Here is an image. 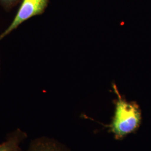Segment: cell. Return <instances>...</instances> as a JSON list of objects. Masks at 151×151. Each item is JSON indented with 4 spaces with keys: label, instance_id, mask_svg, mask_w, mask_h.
I'll return each instance as SVG.
<instances>
[{
    "label": "cell",
    "instance_id": "cell-5",
    "mask_svg": "<svg viewBox=\"0 0 151 151\" xmlns=\"http://www.w3.org/2000/svg\"><path fill=\"white\" fill-rule=\"evenodd\" d=\"M21 0H0V4L5 8L10 9L16 5Z\"/></svg>",
    "mask_w": 151,
    "mask_h": 151
},
{
    "label": "cell",
    "instance_id": "cell-2",
    "mask_svg": "<svg viewBox=\"0 0 151 151\" xmlns=\"http://www.w3.org/2000/svg\"><path fill=\"white\" fill-rule=\"evenodd\" d=\"M49 0H23L14 20L0 35V40L7 36L24 22L33 16L41 15L48 4Z\"/></svg>",
    "mask_w": 151,
    "mask_h": 151
},
{
    "label": "cell",
    "instance_id": "cell-3",
    "mask_svg": "<svg viewBox=\"0 0 151 151\" xmlns=\"http://www.w3.org/2000/svg\"><path fill=\"white\" fill-rule=\"evenodd\" d=\"M27 151H71L58 140L48 137H40L31 140Z\"/></svg>",
    "mask_w": 151,
    "mask_h": 151
},
{
    "label": "cell",
    "instance_id": "cell-1",
    "mask_svg": "<svg viewBox=\"0 0 151 151\" xmlns=\"http://www.w3.org/2000/svg\"><path fill=\"white\" fill-rule=\"evenodd\" d=\"M118 100L111 123L108 126L116 140H122L134 132L140 125L142 115L140 109L134 102H128L119 94L115 86H114Z\"/></svg>",
    "mask_w": 151,
    "mask_h": 151
},
{
    "label": "cell",
    "instance_id": "cell-4",
    "mask_svg": "<svg viewBox=\"0 0 151 151\" xmlns=\"http://www.w3.org/2000/svg\"><path fill=\"white\" fill-rule=\"evenodd\" d=\"M27 133L18 128L8 133L5 141L0 144V151H25L20 145L27 139Z\"/></svg>",
    "mask_w": 151,
    "mask_h": 151
}]
</instances>
